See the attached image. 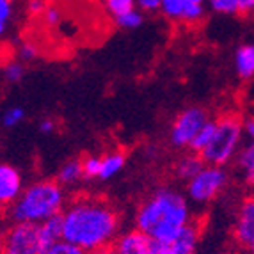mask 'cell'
<instances>
[{
	"mask_svg": "<svg viewBox=\"0 0 254 254\" xmlns=\"http://www.w3.org/2000/svg\"><path fill=\"white\" fill-rule=\"evenodd\" d=\"M68 204L66 189L57 180L43 178L27 185L21 195L7 208V215L13 222L41 224L57 217Z\"/></svg>",
	"mask_w": 254,
	"mask_h": 254,
	"instance_id": "obj_3",
	"label": "cell"
},
{
	"mask_svg": "<svg viewBox=\"0 0 254 254\" xmlns=\"http://www.w3.org/2000/svg\"><path fill=\"white\" fill-rule=\"evenodd\" d=\"M57 182L68 189V187L76 185L78 182L84 180V169H82V158H71V160H66L57 171Z\"/></svg>",
	"mask_w": 254,
	"mask_h": 254,
	"instance_id": "obj_16",
	"label": "cell"
},
{
	"mask_svg": "<svg viewBox=\"0 0 254 254\" xmlns=\"http://www.w3.org/2000/svg\"><path fill=\"white\" fill-rule=\"evenodd\" d=\"M116 25L119 27V29H125V30H135L139 29L142 23H144V13L140 11V9H131V11H128V13L121 14V16L114 18Z\"/></svg>",
	"mask_w": 254,
	"mask_h": 254,
	"instance_id": "obj_19",
	"label": "cell"
},
{
	"mask_svg": "<svg viewBox=\"0 0 254 254\" xmlns=\"http://www.w3.org/2000/svg\"><path fill=\"white\" fill-rule=\"evenodd\" d=\"M210 121L203 107H187L174 118L169 130V142L176 149H189L199 130Z\"/></svg>",
	"mask_w": 254,
	"mask_h": 254,
	"instance_id": "obj_7",
	"label": "cell"
},
{
	"mask_svg": "<svg viewBox=\"0 0 254 254\" xmlns=\"http://www.w3.org/2000/svg\"><path fill=\"white\" fill-rule=\"evenodd\" d=\"M251 13H254V0H240L238 2V14L249 16Z\"/></svg>",
	"mask_w": 254,
	"mask_h": 254,
	"instance_id": "obj_35",
	"label": "cell"
},
{
	"mask_svg": "<svg viewBox=\"0 0 254 254\" xmlns=\"http://www.w3.org/2000/svg\"><path fill=\"white\" fill-rule=\"evenodd\" d=\"M25 116L27 114H25V109H23V107L11 105L2 112V116H0V123H2V127L4 128L11 130V128H16L18 125L23 123Z\"/></svg>",
	"mask_w": 254,
	"mask_h": 254,
	"instance_id": "obj_20",
	"label": "cell"
},
{
	"mask_svg": "<svg viewBox=\"0 0 254 254\" xmlns=\"http://www.w3.org/2000/svg\"><path fill=\"white\" fill-rule=\"evenodd\" d=\"M183 2H187V4H204L206 0H183Z\"/></svg>",
	"mask_w": 254,
	"mask_h": 254,
	"instance_id": "obj_37",
	"label": "cell"
},
{
	"mask_svg": "<svg viewBox=\"0 0 254 254\" xmlns=\"http://www.w3.org/2000/svg\"><path fill=\"white\" fill-rule=\"evenodd\" d=\"M204 165H206V164H204V160L201 158L199 153L189 151V153H185L183 157H180L178 160H176L173 173H174V176H176V180L187 183V182H190L195 174L203 169Z\"/></svg>",
	"mask_w": 254,
	"mask_h": 254,
	"instance_id": "obj_14",
	"label": "cell"
},
{
	"mask_svg": "<svg viewBox=\"0 0 254 254\" xmlns=\"http://www.w3.org/2000/svg\"><path fill=\"white\" fill-rule=\"evenodd\" d=\"M61 215L63 240L85 253L112 247L123 226V217L116 204L100 195H78L68 201Z\"/></svg>",
	"mask_w": 254,
	"mask_h": 254,
	"instance_id": "obj_1",
	"label": "cell"
},
{
	"mask_svg": "<svg viewBox=\"0 0 254 254\" xmlns=\"http://www.w3.org/2000/svg\"><path fill=\"white\" fill-rule=\"evenodd\" d=\"M25 189L20 169L13 164L0 162V206L7 210Z\"/></svg>",
	"mask_w": 254,
	"mask_h": 254,
	"instance_id": "obj_10",
	"label": "cell"
},
{
	"mask_svg": "<svg viewBox=\"0 0 254 254\" xmlns=\"http://www.w3.org/2000/svg\"><path fill=\"white\" fill-rule=\"evenodd\" d=\"M242 182L254 190V140H246L235 160Z\"/></svg>",
	"mask_w": 254,
	"mask_h": 254,
	"instance_id": "obj_15",
	"label": "cell"
},
{
	"mask_svg": "<svg viewBox=\"0 0 254 254\" xmlns=\"http://www.w3.org/2000/svg\"><path fill=\"white\" fill-rule=\"evenodd\" d=\"M162 0H137V9H140L142 13H155L160 11Z\"/></svg>",
	"mask_w": 254,
	"mask_h": 254,
	"instance_id": "obj_33",
	"label": "cell"
},
{
	"mask_svg": "<svg viewBox=\"0 0 254 254\" xmlns=\"http://www.w3.org/2000/svg\"><path fill=\"white\" fill-rule=\"evenodd\" d=\"M39 54H41L39 47L34 41H29V39H23L16 48V57L21 63H32V61L38 59Z\"/></svg>",
	"mask_w": 254,
	"mask_h": 254,
	"instance_id": "obj_24",
	"label": "cell"
},
{
	"mask_svg": "<svg viewBox=\"0 0 254 254\" xmlns=\"http://www.w3.org/2000/svg\"><path fill=\"white\" fill-rule=\"evenodd\" d=\"M87 254H116V251L112 247H107V249H100V251H94V253H87Z\"/></svg>",
	"mask_w": 254,
	"mask_h": 254,
	"instance_id": "obj_36",
	"label": "cell"
},
{
	"mask_svg": "<svg viewBox=\"0 0 254 254\" xmlns=\"http://www.w3.org/2000/svg\"><path fill=\"white\" fill-rule=\"evenodd\" d=\"M238 2L240 0H208L210 9L217 14H226V16H233L238 14Z\"/></svg>",
	"mask_w": 254,
	"mask_h": 254,
	"instance_id": "obj_26",
	"label": "cell"
},
{
	"mask_svg": "<svg viewBox=\"0 0 254 254\" xmlns=\"http://www.w3.org/2000/svg\"><path fill=\"white\" fill-rule=\"evenodd\" d=\"M233 66L240 80H254V43H244L235 50Z\"/></svg>",
	"mask_w": 254,
	"mask_h": 254,
	"instance_id": "obj_12",
	"label": "cell"
},
{
	"mask_svg": "<svg viewBox=\"0 0 254 254\" xmlns=\"http://www.w3.org/2000/svg\"><path fill=\"white\" fill-rule=\"evenodd\" d=\"M38 128L43 135H50V133H54L55 131V121L52 118H43L41 121H39Z\"/></svg>",
	"mask_w": 254,
	"mask_h": 254,
	"instance_id": "obj_34",
	"label": "cell"
},
{
	"mask_svg": "<svg viewBox=\"0 0 254 254\" xmlns=\"http://www.w3.org/2000/svg\"><path fill=\"white\" fill-rule=\"evenodd\" d=\"M246 142L242 130V116L228 112L217 118V128L210 144L199 153L206 165L228 167L237 160L242 146Z\"/></svg>",
	"mask_w": 254,
	"mask_h": 254,
	"instance_id": "obj_4",
	"label": "cell"
},
{
	"mask_svg": "<svg viewBox=\"0 0 254 254\" xmlns=\"http://www.w3.org/2000/svg\"><path fill=\"white\" fill-rule=\"evenodd\" d=\"M82 169H84L85 180L100 178V155H87L82 158Z\"/></svg>",
	"mask_w": 254,
	"mask_h": 254,
	"instance_id": "obj_28",
	"label": "cell"
},
{
	"mask_svg": "<svg viewBox=\"0 0 254 254\" xmlns=\"http://www.w3.org/2000/svg\"><path fill=\"white\" fill-rule=\"evenodd\" d=\"M47 0H27V13L30 16H39L45 13V9H47Z\"/></svg>",
	"mask_w": 254,
	"mask_h": 254,
	"instance_id": "obj_31",
	"label": "cell"
},
{
	"mask_svg": "<svg viewBox=\"0 0 254 254\" xmlns=\"http://www.w3.org/2000/svg\"><path fill=\"white\" fill-rule=\"evenodd\" d=\"M229 187V173L226 167L219 165H204L190 182L185 185V195L190 204L195 206H208L217 197L224 194Z\"/></svg>",
	"mask_w": 254,
	"mask_h": 254,
	"instance_id": "obj_5",
	"label": "cell"
},
{
	"mask_svg": "<svg viewBox=\"0 0 254 254\" xmlns=\"http://www.w3.org/2000/svg\"><path fill=\"white\" fill-rule=\"evenodd\" d=\"M215 128H217V119H210V121L199 130V133L195 135V139L192 140L189 151H194V153L203 151V149L210 144V140H212L213 133H215Z\"/></svg>",
	"mask_w": 254,
	"mask_h": 254,
	"instance_id": "obj_18",
	"label": "cell"
},
{
	"mask_svg": "<svg viewBox=\"0 0 254 254\" xmlns=\"http://www.w3.org/2000/svg\"><path fill=\"white\" fill-rule=\"evenodd\" d=\"M127 165V153L121 149H112L105 155H100V178L102 182L116 178Z\"/></svg>",
	"mask_w": 254,
	"mask_h": 254,
	"instance_id": "obj_13",
	"label": "cell"
},
{
	"mask_svg": "<svg viewBox=\"0 0 254 254\" xmlns=\"http://www.w3.org/2000/svg\"><path fill=\"white\" fill-rule=\"evenodd\" d=\"M112 249L116 254H155V240L140 229L131 228L118 235Z\"/></svg>",
	"mask_w": 254,
	"mask_h": 254,
	"instance_id": "obj_11",
	"label": "cell"
},
{
	"mask_svg": "<svg viewBox=\"0 0 254 254\" xmlns=\"http://www.w3.org/2000/svg\"><path fill=\"white\" fill-rule=\"evenodd\" d=\"M160 11L167 20L180 21L183 20V11H185V2L183 0H162Z\"/></svg>",
	"mask_w": 254,
	"mask_h": 254,
	"instance_id": "obj_22",
	"label": "cell"
},
{
	"mask_svg": "<svg viewBox=\"0 0 254 254\" xmlns=\"http://www.w3.org/2000/svg\"><path fill=\"white\" fill-rule=\"evenodd\" d=\"M204 18V4H187L185 2V11H183V20L182 23H189V25H195Z\"/></svg>",
	"mask_w": 254,
	"mask_h": 254,
	"instance_id": "obj_27",
	"label": "cell"
},
{
	"mask_svg": "<svg viewBox=\"0 0 254 254\" xmlns=\"http://www.w3.org/2000/svg\"><path fill=\"white\" fill-rule=\"evenodd\" d=\"M16 7H14V0H0V39L7 34L9 27L13 23Z\"/></svg>",
	"mask_w": 254,
	"mask_h": 254,
	"instance_id": "obj_21",
	"label": "cell"
},
{
	"mask_svg": "<svg viewBox=\"0 0 254 254\" xmlns=\"http://www.w3.org/2000/svg\"><path fill=\"white\" fill-rule=\"evenodd\" d=\"M201 238V224L194 219L171 240H155V254H195Z\"/></svg>",
	"mask_w": 254,
	"mask_h": 254,
	"instance_id": "obj_9",
	"label": "cell"
},
{
	"mask_svg": "<svg viewBox=\"0 0 254 254\" xmlns=\"http://www.w3.org/2000/svg\"><path fill=\"white\" fill-rule=\"evenodd\" d=\"M39 233L45 246H52L55 242L63 240V215L52 217L39 224Z\"/></svg>",
	"mask_w": 254,
	"mask_h": 254,
	"instance_id": "obj_17",
	"label": "cell"
},
{
	"mask_svg": "<svg viewBox=\"0 0 254 254\" xmlns=\"http://www.w3.org/2000/svg\"><path fill=\"white\" fill-rule=\"evenodd\" d=\"M23 76H25V66H23L21 61L13 59V61H9V63H5L4 78L9 84H18V82L23 80Z\"/></svg>",
	"mask_w": 254,
	"mask_h": 254,
	"instance_id": "obj_25",
	"label": "cell"
},
{
	"mask_svg": "<svg viewBox=\"0 0 254 254\" xmlns=\"http://www.w3.org/2000/svg\"><path fill=\"white\" fill-rule=\"evenodd\" d=\"M244 254H254V251H246Z\"/></svg>",
	"mask_w": 254,
	"mask_h": 254,
	"instance_id": "obj_38",
	"label": "cell"
},
{
	"mask_svg": "<svg viewBox=\"0 0 254 254\" xmlns=\"http://www.w3.org/2000/svg\"><path fill=\"white\" fill-rule=\"evenodd\" d=\"M192 220L194 213L189 197L173 187H158L137 206L133 228L153 240H171Z\"/></svg>",
	"mask_w": 254,
	"mask_h": 254,
	"instance_id": "obj_2",
	"label": "cell"
},
{
	"mask_svg": "<svg viewBox=\"0 0 254 254\" xmlns=\"http://www.w3.org/2000/svg\"><path fill=\"white\" fill-rule=\"evenodd\" d=\"M242 130L246 140H254V114L242 116Z\"/></svg>",
	"mask_w": 254,
	"mask_h": 254,
	"instance_id": "obj_32",
	"label": "cell"
},
{
	"mask_svg": "<svg viewBox=\"0 0 254 254\" xmlns=\"http://www.w3.org/2000/svg\"><path fill=\"white\" fill-rule=\"evenodd\" d=\"M43 18V23L50 29H57L61 25V21H63V11H61L57 5L54 4H48L47 9H45V13L41 14Z\"/></svg>",
	"mask_w": 254,
	"mask_h": 254,
	"instance_id": "obj_30",
	"label": "cell"
},
{
	"mask_svg": "<svg viewBox=\"0 0 254 254\" xmlns=\"http://www.w3.org/2000/svg\"><path fill=\"white\" fill-rule=\"evenodd\" d=\"M45 249L39 224L13 222L0 237V254H43Z\"/></svg>",
	"mask_w": 254,
	"mask_h": 254,
	"instance_id": "obj_6",
	"label": "cell"
},
{
	"mask_svg": "<svg viewBox=\"0 0 254 254\" xmlns=\"http://www.w3.org/2000/svg\"><path fill=\"white\" fill-rule=\"evenodd\" d=\"M233 240L240 249L254 251V190L249 192L237 208Z\"/></svg>",
	"mask_w": 254,
	"mask_h": 254,
	"instance_id": "obj_8",
	"label": "cell"
},
{
	"mask_svg": "<svg viewBox=\"0 0 254 254\" xmlns=\"http://www.w3.org/2000/svg\"><path fill=\"white\" fill-rule=\"evenodd\" d=\"M43 254H87V253L84 249H80V247L69 244V242L59 240L55 242V244H52V246H48Z\"/></svg>",
	"mask_w": 254,
	"mask_h": 254,
	"instance_id": "obj_29",
	"label": "cell"
},
{
	"mask_svg": "<svg viewBox=\"0 0 254 254\" xmlns=\"http://www.w3.org/2000/svg\"><path fill=\"white\" fill-rule=\"evenodd\" d=\"M105 4L107 13L110 14L112 18H118L121 14L128 13L131 9L137 7V0H103Z\"/></svg>",
	"mask_w": 254,
	"mask_h": 254,
	"instance_id": "obj_23",
	"label": "cell"
}]
</instances>
